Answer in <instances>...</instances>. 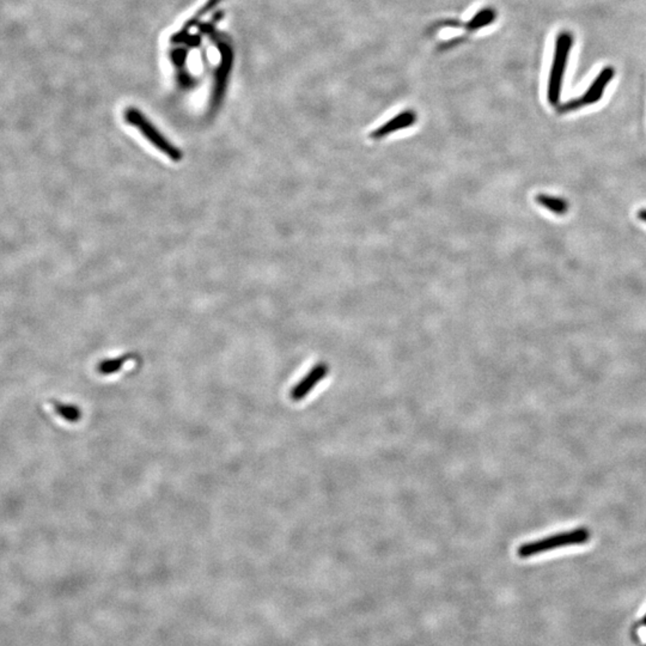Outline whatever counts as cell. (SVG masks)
I'll use <instances>...</instances> for the list:
<instances>
[{
	"label": "cell",
	"mask_w": 646,
	"mask_h": 646,
	"mask_svg": "<svg viewBox=\"0 0 646 646\" xmlns=\"http://www.w3.org/2000/svg\"><path fill=\"white\" fill-rule=\"evenodd\" d=\"M615 76V69L613 66H605V69L601 71L600 74L596 76V78L592 80L590 87L586 89V93L577 98H573L570 101L560 104L558 107V113L565 114L570 111H578L584 107L591 106L594 103L601 101V98L605 93V89L610 85V82L613 80Z\"/></svg>",
	"instance_id": "cell-4"
},
{
	"label": "cell",
	"mask_w": 646,
	"mask_h": 646,
	"mask_svg": "<svg viewBox=\"0 0 646 646\" xmlns=\"http://www.w3.org/2000/svg\"><path fill=\"white\" fill-rule=\"evenodd\" d=\"M643 625H644V626H646V615L645 616H644V619H643Z\"/></svg>",
	"instance_id": "cell-12"
},
{
	"label": "cell",
	"mask_w": 646,
	"mask_h": 646,
	"mask_svg": "<svg viewBox=\"0 0 646 646\" xmlns=\"http://www.w3.org/2000/svg\"><path fill=\"white\" fill-rule=\"evenodd\" d=\"M590 531H588L584 526L573 529V531H563L554 535L547 536L540 540L523 544L517 549V555L520 558H531L537 554L563 548L566 546L584 545L590 540Z\"/></svg>",
	"instance_id": "cell-2"
},
{
	"label": "cell",
	"mask_w": 646,
	"mask_h": 646,
	"mask_svg": "<svg viewBox=\"0 0 646 646\" xmlns=\"http://www.w3.org/2000/svg\"><path fill=\"white\" fill-rule=\"evenodd\" d=\"M416 120H418V116H416V111H401V113H399L397 115L394 116L390 120L384 122L383 125L381 126V127L375 129L374 132H371L370 137L372 139L384 138V137H387L389 134H392V132H397V131H401V129L412 127V126L416 124Z\"/></svg>",
	"instance_id": "cell-6"
},
{
	"label": "cell",
	"mask_w": 646,
	"mask_h": 646,
	"mask_svg": "<svg viewBox=\"0 0 646 646\" xmlns=\"http://www.w3.org/2000/svg\"><path fill=\"white\" fill-rule=\"evenodd\" d=\"M132 355H125L118 358H111V359L102 360L97 365V371L101 375L108 376L118 372L119 370L122 369V366L126 364L127 360L131 359Z\"/></svg>",
	"instance_id": "cell-10"
},
{
	"label": "cell",
	"mask_w": 646,
	"mask_h": 646,
	"mask_svg": "<svg viewBox=\"0 0 646 646\" xmlns=\"http://www.w3.org/2000/svg\"><path fill=\"white\" fill-rule=\"evenodd\" d=\"M497 19V12L495 10L491 8H485L481 9L476 16H473L466 23H458V22H443V27H458L468 32H478L482 28L489 27V24L493 23Z\"/></svg>",
	"instance_id": "cell-7"
},
{
	"label": "cell",
	"mask_w": 646,
	"mask_h": 646,
	"mask_svg": "<svg viewBox=\"0 0 646 646\" xmlns=\"http://www.w3.org/2000/svg\"><path fill=\"white\" fill-rule=\"evenodd\" d=\"M536 203L547 208L550 212L555 213L558 216H564L568 211V203L565 199L553 197V195H547V194H539L536 195Z\"/></svg>",
	"instance_id": "cell-8"
},
{
	"label": "cell",
	"mask_w": 646,
	"mask_h": 646,
	"mask_svg": "<svg viewBox=\"0 0 646 646\" xmlns=\"http://www.w3.org/2000/svg\"><path fill=\"white\" fill-rule=\"evenodd\" d=\"M328 371H329V366L324 361H320L315 365L314 368L309 370V372L291 389V400L298 402L308 397L310 392L319 384L320 381H322L327 376Z\"/></svg>",
	"instance_id": "cell-5"
},
{
	"label": "cell",
	"mask_w": 646,
	"mask_h": 646,
	"mask_svg": "<svg viewBox=\"0 0 646 646\" xmlns=\"http://www.w3.org/2000/svg\"><path fill=\"white\" fill-rule=\"evenodd\" d=\"M52 405L54 407L56 414H59L63 419L69 421V423H78L80 418H82V412H80L78 407L74 406V405H67V403L56 401V400L52 401Z\"/></svg>",
	"instance_id": "cell-9"
},
{
	"label": "cell",
	"mask_w": 646,
	"mask_h": 646,
	"mask_svg": "<svg viewBox=\"0 0 646 646\" xmlns=\"http://www.w3.org/2000/svg\"><path fill=\"white\" fill-rule=\"evenodd\" d=\"M573 42H575V37H573L572 32H568V30L559 32L555 38L553 61L550 65L548 84H547V100L550 106L558 107L560 103L564 78H565L570 54L572 51Z\"/></svg>",
	"instance_id": "cell-1"
},
{
	"label": "cell",
	"mask_w": 646,
	"mask_h": 646,
	"mask_svg": "<svg viewBox=\"0 0 646 646\" xmlns=\"http://www.w3.org/2000/svg\"><path fill=\"white\" fill-rule=\"evenodd\" d=\"M125 118L129 124L137 127L143 133L144 137L148 139V142H151L153 146L161 150L166 156L171 158L172 161L179 162L182 159L183 153L180 148H176L168 139L164 138L161 132L140 111L129 109L126 111Z\"/></svg>",
	"instance_id": "cell-3"
},
{
	"label": "cell",
	"mask_w": 646,
	"mask_h": 646,
	"mask_svg": "<svg viewBox=\"0 0 646 646\" xmlns=\"http://www.w3.org/2000/svg\"><path fill=\"white\" fill-rule=\"evenodd\" d=\"M638 217H639V219H641V221H643V222H645V223H646V210H645V208H643V210H641V211H639V212H638Z\"/></svg>",
	"instance_id": "cell-11"
}]
</instances>
